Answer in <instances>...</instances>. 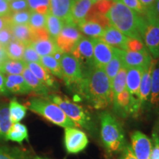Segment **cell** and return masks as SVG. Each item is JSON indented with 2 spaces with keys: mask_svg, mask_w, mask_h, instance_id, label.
<instances>
[{
  "mask_svg": "<svg viewBox=\"0 0 159 159\" xmlns=\"http://www.w3.org/2000/svg\"><path fill=\"white\" fill-rule=\"evenodd\" d=\"M0 159H27L22 150L16 148L0 147Z\"/></svg>",
  "mask_w": 159,
  "mask_h": 159,
  "instance_id": "cell-37",
  "label": "cell"
},
{
  "mask_svg": "<svg viewBox=\"0 0 159 159\" xmlns=\"http://www.w3.org/2000/svg\"><path fill=\"white\" fill-rule=\"evenodd\" d=\"M13 122L11 119L9 105H0V142L7 141V135L11 129Z\"/></svg>",
  "mask_w": 159,
  "mask_h": 159,
  "instance_id": "cell-25",
  "label": "cell"
},
{
  "mask_svg": "<svg viewBox=\"0 0 159 159\" xmlns=\"http://www.w3.org/2000/svg\"><path fill=\"white\" fill-rule=\"evenodd\" d=\"M155 12V13L159 17V0H156V2L154 3V5L151 7Z\"/></svg>",
  "mask_w": 159,
  "mask_h": 159,
  "instance_id": "cell-54",
  "label": "cell"
},
{
  "mask_svg": "<svg viewBox=\"0 0 159 159\" xmlns=\"http://www.w3.org/2000/svg\"><path fill=\"white\" fill-rule=\"evenodd\" d=\"M150 102L152 104L157 105L159 102V62L155 60L151 77Z\"/></svg>",
  "mask_w": 159,
  "mask_h": 159,
  "instance_id": "cell-31",
  "label": "cell"
},
{
  "mask_svg": "<svg viewBox=\"0 0 159 159\" xmlns=\"http://www.w3.org/2000/svg\"><path fill=\"white\" fill-rule=\"evenodd\" d=\"M5 88L8 93L16 94H27L32 91L21 75H7L5 77Z\"/></svg>",
  "mask_w": 159,
  "mask_h": 159,
  "instance_id": "cell-17",
  "label": "cell"
},
{
  "mask_svg": "<svg viewBox=\"0 0 159 159\" xmlns=\"http://www.w3.org/2000/svg\"><path fill=\"white\" fill-rule=\"evenodd\" d=\"M31 44L41 57L47 56V55L53 56L55 53L60 49L55 40L51 38L49 39L34 41Z\"/></svg>",
  "mask_w": 159,
  "mask_h": 159,
  "instance_id": "cell-24",
  "label": "cell"
},
{
  "mask_svg": "<svg viewBox=\"0 0 159 159\" xmlns=\"http://www.w3.org/2000/svg\"><path fill=\"white\" fill-rule=\"evenodd\" d=\"M47 97L58 105L68 118L74 122L77 126L81 127L88 131L94 130V123L91 115L83 106L57 95H50Z\"/></svg>",
  "mask_w": 159,
  "mask_h": 159,
  "instance_id": "cell-5",
  "label": "cell"
},
{
  "mask_svg": "<svg viewBox=\"0 0 159 159\" xmlns=\"http://www.w3.org/2000/svg\"><path fill=\"white\" fill-rule=\"evenodd\" d=\"M41 64L51 74L57 77L60 79H63V72L62 69H61V63L54 57L51 56V55L41 57Z\"/></svg>",
  "mask_w": 159,
  "mask_h": 159,
  "instance_id": "cell-34",
  "label": "cell"
},
{
  "mask_svg": "<svg viewBox=\"0 0 159 159\" xmlns=\"http://www.w3.org/2000/svg\"><path fill=\"white\" fill-rule=\"evenodd\" d=\"M63 80L67 85H78L82 82L83 75L79 61L71 53H63L61 61Z\"/></svg>",
  "mask_w": 159,
  "mask_h": 159,
  "instance_id": "cell-7",
  "label": "cell"
},
{
  "mask_svg": "<svg viewBox=\"0 0 159 159\" xmlns=\"http://www.w3.org/2000/svg\"><path fill=\"white\" fill-rule=\"evenodd\" d=\"M11 140L19 144H22L25 140L28 141V132L25 125L20 122L13 123L7 135V141Z\"/></svg>",
  "mask_w": 159,
  "mask_h": 159,
  "instance_id": "cell-28",
  "label": "cell"
},
{
  "mask_svg": "<svg viewBox=\"0 0 159 159\" xmlns=\"http://www.w3.org/2000/svg\"><path fill=\"white\" fill-rule=\"evenodd\" d=\"M30 110L40 115L52 124L60 127L76 128L77 125L68 118L61 108L50 99L41 97H32L27 102Z\"/></svg>",
  "mask_w": 159,
  "mask_h": 159,
  "instance_id": "cell-3",
  "label": "cell"
},
{
  "mask_svg": "<svg viewBox=\"0 0 159 159\" xmlns=\"http://www.w3.org/2000/svg\"><path fill=\"white\" fill-rule=\"evenodd\" d=\"M9 15L7 16H0V30L6 27H8L10 25Z\"/></svg>",
  "mask_w": 159,
  "mask_h": 159,
  "instance_id": "cell-51",
  "label": "cell"
},
{
  "mask_svg": "<svg viewBox=\"0 0 159 159\" xmlns=\"http://www.w3.org/2000/svg\"><path fill=\"white\" fill-rule=\"evenodd\" d=\"M132 150L137 159H150L152 143L146 135L141 131H135L131 136Z\"/></svg>",
  "mask_w": 159,
  "mask_h": 159,
  "instance_id": "cell-14",
  "label": "cell"
},
{
  "mask_svg": "<svg viewBox=\"0 0 159 159\" xmlns=\"http://www.w3.org/2000/svg\"><path fill=\"white\" fill-rule=\"evenodd\" d=\"M7 1H8V2H11V1H12V0H7Z\"/></svg>",
  "mask_w": 159,
  "mask_h": 159,
  "instance_id": "cell-58",
  "label": "cell"
},
{
  "mask_svg": "<svg viewBox=\"0 0 159 159\" xmlns=\"http://www.w3.org/2000/svg\"><path fill=\"white\" fill-rule=\"evenodd\" d=\"M122 153L120 159H137V158L134 153V151L130 145H125L124 148L122 149Z\"/></svg>",
  "mask_w": 159,
  "mask_h": 159,
  "instance_id": "cell-48",
  "label": "cell"
},
{
  "mask_svg": "<svg viewBox=\"0 0 159 159\" xmlns=\"http://www.w3.org/2000/svg\"><path fill=\"white\" fill-rule=\"evenodd\" d=\"M152 150H151L150 159H159V136L158 133L154 131L152 133Z\"/></svg>",
  "mask_w": 159,
  "mask_h": 159,
  "instance_id": "cell-46",
  "label": "cell"
},
{
  "mask_svg": "<svg viewBox=\"0 0 159 159\" xmlns=\"http://www.w3.org/2000/svg\"><path fill=\"white\" fill-rule=\"evenodd\" d=\"M71 54L78 60L81 66L82 64H85L89 68L94 66V45H93L92 39L83 37L77 44Z\"/></svg>",
  "mask_w": 159,
  "mask_h": 159,
  "instance_id": "cell-13",
  "label": "cell"
},
{
  "mask_svg": "<svg viewBox=\"0 0 159 159\" xmlns=\"http://www.w3.org/2000/svg\"><path fill=\"white\" fill-rule=\"evenodd\" d=\"M143 16L142 41L154 58L159 57V17L152 7L147 8Z\"/></svg>",
  "mask_w": 159,
  "mask_h": 159,
  "instance_id": "cell-6",
  "label": "cell"
},
{
  "mask_svg": "<svg viewBox=\"0 0 159 159\" xmlns=\"http://www.w3.org/2000/svg\"><path fill=\"white\" fill-rule=\"evenodd\" d=\"M64 23L62 20L55 16L49 12L47 15H46V29L48 31L49 36L51 39L55 41L56 38L62 30Z\"/></svg>",
  "mask_w": 159,
  "mask_h": 159,
  "instance_id": "cell-30",
  "label": "cell"
},
{
  "mask_svg": "<svg viewBox=\"0 0 159 159\" xmlns=\"http://www.w3.org/2000/svg\"><path fill=\"white\" fill-rule=\"evenodd\" d=\"M27 67L35 76L39 79L46 86L52 89H56V83L51 75V73L42 64L38 63H27Z\"/></svg>",
  "mask_w": 159,
  "mask_h": 159,
  "instance_id": "cell-21",
  "label": "cell"
},
{
  "mask_svg": "<svg viewBox=\"0 0 159 159\" xmlns=\"http://www.w3.org/2000/svg\"><path fill=\"white\" fill-rule=\"evenodd\" d=\"M1 65H2V63H1V62H0V68H1Z\"/></svg>",
  "mask_w": 159,
  "mask_h": 159,
  "instance_id": "cell-57",
  "label": "cell"
},
{
  "mask_svg": "<svg viewBox=\"0 0 159 159\" xmlns=\"http://www.w3.org/2000/svg\"><path fill=\"white\" fill-rule=\"evenodd\" d=\"M156 0H139L143 7L146 10L147 8H149V7H152V5H154V3L156 2Z\"/></svg>",
  "mask_w": 159,
  "mask_h": 159,
  "instance_id": "cell-52",
  "label": "cell"
},
{
  "mask_svg": "<svg viewBox=\"0 0 159 159\" xmlns=\"http://www.w3.org/2000/svg\"><path fill=\"white\" fill-rule=\"evenodd\" d=\"M105 16L110 25L122 34L142 41L143 16L125 6L119 0H114V4Z\"/></svg>",
  "mask_w": 159,
  "mask_h": 159,
  "instance_id": "cell-2",
  "label": "cell"
},
{
  "mask_svg": "<svg viewBox=\"0 0 159 159\" xmlns=\"http://www.w3.org/2000/svg\"><path fill=\"white\" fill-rule=\"evenodd\" d=\"M10 29L15 39L25 45L30 44L33 42V33L28 25H10Z\"/></svg>",
  "mask_w": 159,
  "mask_h": 159,
  "instance_id": "cell-23",
  "label": "cell"
},
{
  "mask_svg": "<svg viewBox=\"0 0 159 159\" xmlns=\"http://www.w3.org/2000/svg\"><path fill=\"white\" fill-rule=\"evenodd\" d=\"M22 76L27 85L30 87L32 91H34L36 94L43 96H48V87L46 86L39 79L35 76V75L28 69L27 66L23 71Z\"/></svg>",
  "mask_w": 159,
  "mask_h": 159,
  "instance_id": "cell-22",
  "label": "cell"
},
{
  "mask_svg": "<svg viewBox=\"0 0 159 159\" xmlns=\"http://www.w3.org/2000/svg\"><path fill=\"white\" fill-rule=\"evenodd\" d=\"M27 67V63L23 60H11L7 58L2 63L0 72L2 74L22 75Z\"/></svg>",
  "mask_w": 159,
  "mask_h": 159,
  "instance_id": "cell-27",
  "label": "cell"
},
{
  "mask_svg": "<svg viewBox=\"0 0 159 159\" xmlns=\"http://www.w3.org/2000/svg\"><path fill=\"white\" fill-rule=\"evenodd\" d=\"M122 66L129 68L144 69L152 63V57L147 49L139 52H131L120 49Z\"/></svg>",
  "mask_w": 159,
  "mask_h": 159,
  "instance_id": "cell-11",
  "label": "cell"
},
{
  "mask_svg": "<svg viewBox=\"0 0 159 159\" xmlns=\"http://www.w3.org/2000/svg\"><path fill=\"white\" fill-rule=\"evenodd\" d=\"M96 2L94 0H75L71 10V19L75 25L84 21L89 11Z\"/></svg>",
  "mask_w": 159,
  "mask_h": 159,
  "instance_id": "cell-18",
  "label": "cell"
},
{
  "mask_svg": "<svg viewBox=\"0 0 159 159\" xmlns=\"http://www.w3.org/2000/svg\"><path fill=\"white\" fill-rule=\"evenodd\" d=\"M22 60L26 63H38L41 64V56L38 54L31 43L25 45Z\"/></svg>",
  "mask_w": 159,
  "mask_h": 159,
  "instance_id": "cell-41",
  "label": "cell"
},
{
  "mask_svg": "<svg viewBox=\"0 0 159 159\" xmlns=\"http://www.w3.org/2000/svg\"><path fill=\"white\" fill-rule=\"evenodd\" d=\"M0 1H1V0H0Z\"/></svg>",
  "mask_w": 159,
  "mask_h": 159,
  "instance_id": "cell-59",
  "label": "cell"
},
{
  "mask_svg": "<svg viewBox=\"0 0 159 159\" xmlns=\"http://www.w3.org/2000/svg\"><path fill=\"white\" fill-rule=\"evenodd\" d=\"M5 48L6 54L9 59L22 60L25 45L13 38Z\"/></svg>",
  "mask_w": 159,
  "mask_h": 159,
  "instance_id": "cell-33",
  "label": "cell"
},
{
  "mask_svg": "<svg viewBox=\"0 0 159 159\" xmlns=\"http://www.w3.org/2000/svg\"><path fill=\"white\" fill-rule=\"evenodd\" d=\"M144 44L143 41L136 39L128 38L127 43V50L131 52H139L145 49Z\"/></svg>",
  "mask_w": 159,
  "mask_h": 159,
  "instance_id": "cell-43",
  "label": "cell"
},
{
  "mask_svg": "<svg viewBox=\"0 0 159 159\" xmlns=\"http://www.w3.org/2000/svg\"><path fill=\"white\" fill-rule=\"evenodd\" d=\"M35 159H46V158H41V157H36V158H35Z\"/></svg>",
  "mask_w": 159,
  "mask_h": 159,
  "instance_id": "cell-55",
  "label": "cell"
},
{
  "mask_svg": "<svg viewBox=\"0 0 159 159\" xmlns=\"http://www.w3.org/2000/svg\"><path fill=\"white\" fill-rule=\"evenodd\" d=\"M13 39L12 32L9 26L0 30V45L5 47Z\"/></svg>",
  "mask_w": 159,
  "mask_h": 159,
  "instance_id": "cell-45",
  "label": "cell"
},
{
  "mask_svg": "<svg viewBox=\"0 0 159 159\" xmlns=\"http://www.w3.org/2000/svg\"><path fill=\"white\" fill-rule=\"evenodd\" d=\"M122 66V62L120 55V49L114 47V56L104 68L105 72L106 73L111 83Z\"/></svg>",
  "mask_w": 159,
  "mask_h": 159,
  "instance_id": "cell-29",
  "label": "cell"
},
{
  "mask_svg": "<svg viewBox=\"0 0 159 159\" xmlns=\"http://www.w3.org/2000/svg\"><path fill=\"white\" fill-rule=\"evenodd\" d=\"M28 25L32 30L46 28V16L31 11Z\"/></svg>",
  "mask_w": 159,
  "mask_h": 159,
  "instance_id": "cell-40",
  "label": "cell"
},
{
  "mask_svg": "<svg viewBox=\"0 0 159 159\" xmlns=\"http://www.w3.org/2000/svg\"><path fill=\"white\" fill-rule=\"evenodd\" d=\"M32 33H33V42L36 41H39V40H45L50 39L48 31H47V30L46 28L32 30Z\"/></svg>",
  "mask_w": 159,
  "mask_h": 159,
  "instance_id": "cell-47",
  "label": "cell"
},
{
  "mask_svg": "<svg viewBox=\"0 0 159 159\" xmlns=\"http://www.w3.org/2000/svg\"><path fill=\"white\" fill-rule=\"evenodd\" d=\"M92 39V38H91ZM94 45V63L97 68L103 69L114 56V47L105 43L99 38L92 39Z\"/></svg>",
  "mask_w": 159,
  "mask_h": 159,
  "instance_id": "cell-12",
  "label": "cell"
},
{
  "mask_svg": "<svg viewBox=\"0 0 159 159\" xmlns=\"http://www.w3.org/2000/svg\"><path fill=\"white\" fill-rule=\"evenodd\" d=\"M114 4V0H100L97 1L93 5L89 11L88 14H98L105 15V13L109 11L111 6Z\"/></svg>",
  "mask_w": 159,
  "mask_h": 159,
  "instance_id": "cell-39",
  "label": "cell"
},
{
  "mask_svg": "<svg viewBox=\"0 0 159 159\" xmlns=\"http://www.w3.org/2000/svg\"><path fill=\"white\" fill-rule=\"evenodd\" d=\"M77 27H79V30L82 32L83 34L92 39L102 37L105 30L100 24L91 20L83 21L77 25Z\"/></svg>",
  "mask_w": 159,
  "mask_h": 159,
  "instance_id": "cell-26",
  "label": "cell"
},
{
  "mask_svg": "<svg viewBox=\"0 0 159 159\" xmlns=\"http://www.w3.org/2000/svg\"><path fill=\"white\" fill-rule=\"evenodd\" d=\"M30 14V10L11 13L9 15L10 25H28Z\"/></svg>",
  "mask_w": 159,
  "mask_h": 159,
  "instance_id": "cell-38",
  "label": "cell"
},
{
  "mask_svg": "<svg viewBox=\"0 0 159 159\" xmlns=\"http://www.w3.org/2000/svg\"><path fill=\"white\" fill-rule=\"evenodd\" d=\"M9 7L11 13L30 10L27 0H12L9 2Z\"/></svg>",
  "mask_w": 159,
  "mask_h": 159,
  "instance_id": "cell-42",
  "label": "cell"
},
{
  "mask_svg": "<svg viewBox=\"0 0 159 159\" xmlns=\"http://www.w3.org/2000/svg\"><path fill=\"white\" fill-rule=\"evenodd\" d=\"M11 13L9 2L7 0H1L0 1V16H7Z\"/></svg>",
  "mask_w": 159,
  "mask_h": 159,
  "instance_id": "cell-49",
  "label": "cell"
},
{
  "mask_svg": "<svg viewBox=\"0 0 159 159\" xmlns=\"http://www.w3.org/2000/svg\"><path fill=\"white\" fill-rule=\"evenodd\" d=\"M115 112L126 118L129 115L137 114L141 108L139 99L133 97L125 88L114 99Z\"/></svg>",
  "mask_w": 159,
  "mask_h": 159,
  "instance_id": "cell-9",
  "label": "cell"
},
{
  "mask_svg": "<svg viewBox=\"0 0 159 159\" xmlns=\"http://www.w3.org/2000/svg\"><path fill=\"white\" fill-rule=\"evenodd\" d=\"M143 70L144 69L139 67L129 68L127 72L126 89L133 97L138 99Z\"/></svg>",
  "mask_w": 159,
  "mask_h": 159,
  "instance_id": "cell-19",
  "label": "cell"
},
{
  "mask_svg": "<svg viewBox=\"0 0 159 159\" xmlns=\"http://www.w3.org/2000/svg\"><path fill=\"white\" fill-rule=\"evenodd\" d=\"M155 60H152V63L144 69L141 80L140 89H139V100L141 107L145 102L148 100L150 95L151 90V77H152V71L153 68Z\"/></svg>",
  "mask_w": 159,
  "mask_h": 159,
  "instance_id": "cell-20",
  "label": "cell"
},
{
  "mask_svg": "<svg viewBox=\"0 0 159 159\" xmlns=\"http://www.w3.org/2000/svg\"><path fill=\"white\" fill-rule=\"evenodd\" d=\"M9 111L12 122L16 123L25 118L27 114V108L14 99L10 102Z\"/></svg>",
  "mask_w": 159,
  "mask_h": 159,
  "instance_id": "cell-35",
  "label": "cell"
},
{
  "mask_svg": "<svg viewBox=\"0 0 159 159\" xmlns=\"http://www.w3.org/2000/svg\"><path fill=\"white\" fill-rule=\"evenodd\" d=\"M83 38L77 26L74 24L64 25L62 30L55 39L58 48L64 53H71Z\"/></svg>",
  "mask_w": 159,
  "mask_h": 159,
  "instance_id": "cell-8",
  "label": "cell"
},
{
  "mask_svg": "<svg viewBox=\"0 0 159 159\" xmlns=\"http://www.w3.org/2000/svg\"><path fill=\"white\" fill-rule=\"evenodd\" d=\"M99 39L111 47H115L122 50H127L128 37L122 34L120 31L112 26H109L105 28L104 34Z\"/></svg>",
  "mask_w": 159,
  "mask_h": 159,
  "instance_id": "cell-16",
  "label": "cell"
},
{
  "mask_svg": "<svg viewBox=\"0 0 159 159\" xmlns=\"http://www.w3.org/2000/svg\"><path fill=\"white\" fill-rule=\"evenodd\" d=\"M8 94L5 88V77L2 73L0 72V95H7Z\"/></svg>",
  "mask_w": 159,
  "mask_h": 159,
  "instance_id": "cell-50",
  "label": "cell"
},
{
  "mask_svg": "<svg viewBox=\"0 0 159 159\" xmlns=\"http://www.w3.org/2000/svg\"><path fill=\"white\" fill-rule=\"evenodd\" d=\"M49 1H50V13L52 14L62 20L64 25L74 24L71 19V10L75 0H49Z\"/></svg>",
  "mask_w": 159,
  "mask_h": 159,
  "instance_id": "cell-15",
  "label": "cell"
},
{
  "mask_svg": "<svg viewBox=\"0 0 159 159\" xmlns=\"http://www.w3.org/2000/svg\"><path fill=\"white\" fill-rule=\"evenodd\" d=\"M8 57L7 56V54H6L5 48L2 46L0 45V62L2 63L5 60H7Z\"/></svg>",
  "mask_w": 159,
  "mask_h": 159,
  "instance_id": "cell-53",
  "label": "cell"
},
{
  "mask_svg": "<svg viewBox=\"0 0 159 159\" xmlns=\"http://www.w3.org/2000/svg\"><path fill=\"white\" fill-rule=\"evenodd\" d=\"M101 139L106 150L110 152L122 151L124 148L125 135L118 120L108 112L100 114Z\"/></svg>",
  "mask_w": 159,
  "mask_h": 159,
  "instance_id": "cell-4",
  "label": "cell"
},
{
  "mask_svg": "<svg viewBox=\"0 0 159 159\" xmlns=\"http://www.w3.org/2000/svg\"><path fill=\"white\" fill-rule=\"evenodd\" d=\"M94 1H96V2H97V1H100V0H94Z\"/></svg>",
  "mask_w": 159,
  "mask_h": 159,
  "instance_id": "cell-56",
  "label": "cell"
},
{
  "mask_svg": "<svg viewBox=\"0 0 159 159\" xmlns=\"http://www.w3.org/2000/svg\"><path fill=\"white\" fill-rule=\"evenodd\" d=\"M89 139L83 131L76 128H66L64 131V144L67 152L77 154L86 148Z\"/></svg>",
  "mask_w": 159,
  "mask_h": 159,
  "instance_id": "cell-10",
  "label": "cell"
},
{
  "mask_svg": "<svg viewBox=\"0 0 159 159\" xmlns=\"http://www.w3.org/2000/svg\"><path fill=\"white\" fill-rule=\"evenodd\" d=\"M127 72H128V69L122 66L111 83L114 99L126 88Z\"/></svg>",
  "mask_w": 159,
  "mask_h": 159,
  "instance_id": "cell-32",
  "label": "cell"
},
{
  "mask_svg": "<svg viewBox=\"0 0 159 159\" xmlns=\"http://www.w3.org/2000/svg\"><path fill=\"white\" fill-rule=\"evenodd\" d=\"M79 90L91 106L96 109L106 108L114 99L111 82L104 69L93 66L89 68Z\"/></svg>",
  "mask_w": 159,
  "mask_h": 159,
  "instance_id": "cell-1",
  "label": "cell"
},
{
  "mask_svg": "<svg viewBox=\"0 0 159 159\" xmlns=\"http://www.w3.org/2000/svg\"><path fill=\"white\" fill-rule=\"evenodd\" d=\"M119 1L130 9L136 12L137 13L143 14L144 13L145 9L143 7L139 0H119Z\"/></svg>",
  "mask_w": 159,
  "mask_h": 159,
  "instance_id": "cell-44",
  "label": "cell"
},
{
  "mask_svg": "<svg viewBox=\"0 0 159 159\" xmlns=\"http://www.w3.org/2000/svg\"><path fill=\"white\" fill-rule=\"evenodd\" d=\"M29 9L31 11L36 12L40 14L47 15L50 12V1L49 0H27Z\"/></svg>",
  "mask_w": 159,
  "mask_h": 159,
  "instance_id": "cell-36",
  "label": "cell"
}]
</instances>
